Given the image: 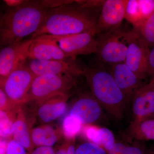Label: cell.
<instances>
[{
  "instance_id": "6da1fadb",
  "label": "cell",
  "mask_w": 154,
  "mask_h": 154,
  "mask_svg": "<svg viewBox=\"0 0 154 154\" xmlns=\"http://www.w3.org/2000/svg\"><path fill=\"white\" fill-rule=\"evenodd\" d=\"M99 14L84 2H72L48 9L40 28L32 36H63L94 32L97 34Z\"/></svg>"
},
{
  "instance_id": "7a4b0ae2",
  "label": "cell",
  "mask_w": 154,
  "mask_h": 154,
  "mask_svg": "<svg viewBox=\"0 0 154 154\" xmlns=\"http://www.w3.org/2000/svg\"><path fill=\"white\" fill-rule=\"evenodd\" d=\"M48 9L42 1H25L21 5L9 8L0 19L1 46L32 36L40 28Z\"/></svg>"
},
{
  "instance_id": "3957f363",
  "label": "cell",
  "mask_w": 154,
  "mask_h": 154,
  "mask_svg": "<svg viewBox=\"0 0 154 154\" xmlns=\"http://www.w3.org/2000/svg\"><path fill=\"white\" fill-rule=\"evenodd\" d=\"M107 66L99 62L91 67L85 66L84 76L91 94L103 109L113 118L120 120L130 103Z\"/></svg>"
},
{
  "instance_id": "277c9868",
  "label": "cell",
  "mask_w": 154,
  "mask_h": 154,
  "mask_svg": "<svg viewBox=\"0 0 154 154\" xmlns=\"http://www.w3.org/2000/svg\"><path fill=\"white\" fill-rule=\"evenodd\" d=\"M78 77L69 75L35 77L24 104L38 102L57 94L71 95L78 86Z\"/></svg>"
},
{
  "instance_id": "5b68a950",
  "label": "cell",
  "mask_w": 154,
  "mask_h": 154,
  "mask_svg": "<svg viewBox=\"0 0 154 154\" xmlns=\"http://www.w3.org/2000/svg\"><path fill=\"white\" fill-rule=\"evenodd\" d=\"M127 31L113 29L96 35V54L98 62L107 65L125 63L128 50Z\"/></svg>"
},
{
  "instance_id": "8992f818",
  "label": "cell",
  "mask_w": 154,
  "mask_h": 154,
  "mask_svg": "<svg viewBox=\"0 0 154 154\" xmlns=\"http://www.w3.org/2000/svg\"><path fill=\"white\" fill-rule=\"evenodd\" d=\"M126 38L128 45L125 63L140 79L143 81L148 75L149 47L135 29L127 32Z\"/></svg>"
},
{
  "instance_id": "52a82bcc",
  "label": "cell",
  "mask_w": 154,
  "mask_h": 154,
  "mask_svg": "<svg viewBox=\"0 0 154 154\" xmlns=\"http://www.w3.org/2000/svg\"><path fill=\"white\" fill-rule=\"evenodd\" d=\"M36 76L26 64L12 72L0 81L1 88L9 99L17 105L25 104Z\"/></svg>"
},
{
  "instance_id": "ba28073f",
  "label": "cell",
  "mask_w": 154,
  "mask_h": 154,
  "mask_svg": "<svg viewBox=\"0 0 154 154\" xmlns=\"http://www.w3.org/2000/svg\"><path fill=\"white\" fill-rule=\"evenodd\" d=\"M71 95L57 94L38 102L24 104L35 120L41 125L51 123L61 116L66 110Z\"/></svg>"
},
{
  "instance_id": "9c48e42d",
  "label": "cell",
  "mask_w": 154,
  "mask_h": 154,
  "mask_svg": "<svg viewBox=\"0 0 154 154\" xmlns=\"http://www.w3.org/2000/svg\"><path fill=\"white\" fill-rule=\"evenodd\" d=\"M104 110L91 91H85L75 97L68 114L77 117L83 126L95 125L104 117Z\"/></svg>"
},
{
  "instance_id": "30bf717a",
  "label": "cell",
  "mask_w": 154,
  "mask_h": 154,
  "mask_svg": "<svg viewBox=\"0 0 154 154\" xmlns=\"http://www.w3.org/2000/svg\"><path fill=\"white\" fill-rule=\"evenodd\" d=\"M33 38L3 47L0 52V81L11 73L26 64L29 57V49Z\"/></svg>"
},
{
  "instance_id": "8fae6325",
  "label": "cell",
  "mask_w": 154,
  "mask_h": 154,
  "mask_svg": "<svg viewBox=\"0 0 154 154\" xmlns=\"http://www.w3.org/2000/svg\"><path fill=\"white\" fill-rule=\"evenodd\" d=\"M48 35L69 57L75 58L78 55L96 53V33L88 32L63 36Z\"/></svg>"
},
{
  "instance_id": "7c38bea8",
  "label": "cell",
  "mask_w": 154,
  "mask_h": 154,
  "mask_svg": "<svg viewBox=\"0 0 154 154\" xmlns=\"http://www.w3.org/2000/svg\"><path fill=\"white\" fill-rule=\"evenodd\" d=\"M26 64L36 76L45 75H69L78 77L84 75L85 66L77 62L75 58L58 60L29 58Z\"/></svg>"
},
{
  "instance_id": "4fadbf2b",
  "label": "cell",
  "mask_w": 154,
  "mask_h": 154,
  "mask_svg": "<svg viewBox=\"0 0 154 154\" xmlns=\"http://www.w3.org/2000/svg\"><path fill=\"white\" fill-rule=\"evenodd\" d=\"M134 122L154 118V77L135 92L131 100Z\"/></svg>"
},
{
  "instance_id": "5bb4252c",
  "label": "cell",
  "mask_w": 154,
  "mask_h": 154,
  "mask_svg": "<svg viewBox=\"0 0 154 154\" xmlns=\"http://www.w3.org/2000/svg\"><path fill=\"white\" fill-rule=\"evenodd\" d=\"M126 3V0H107L102 2L98 18L97 34L120 27L125 18Z\"/></svg>"
},
{
  "instance_id": "9a60e30c",
  "label": "cell",
  "mask_w": 154,
  "mask_h": 154,
  "mask_svg": "<svg viewBox=\"0 0 154 154\" xmlns=\"http://www.w3.org/2000/svg\"><path fill=\"white\" fill-rule=\"evenodd\" d=\"M35 120L25 105H20L13 124L12 138L21 144L30 152L35 148L31 140V131Z\"/></svg>"
},
{
  "instance_id": "2e32d148",
  "label": "cell",
  "mask_w": 154,
  "mask_h": 154,
  "mask_svg": "<svg viewBox=\"0 0 154 154\" xmlns=\"http://www.w3.org/2000/svg\"><path fill=\"white\" fill-rule=\"evenodd\" d=\"M29 58L40 60H66L68 57L49 35H42L33 38L29 49Z\"/></svg>"
},
{
  "instance_id": "e0dca14e",
  "label": "cell",
  "mask_w": 154,
  "mask_h": 154,
  "mask_svg": "<svg viewBox=\"0 0 154 154\" xmlns=\"http://www.w3.org/2000/svg\"><path fill=\"white\" fill-rule=\"evenodd\" d=\"M119 87L128 99L129 103L134 94L144 85L127 66L125 63L107 65Z\"/></svg>"
},
{
  "instance_id": "ac0fdd59",
  "label": "cell",
  "mask_w": 154,
  "mask_h": 154,
  "mask_svg": "<svg viewBox=\"0 0 154 154\" xmlns=\"http://www.w3.org/2000/svg\"><path fill=\"white\" fill-rule=\"evenodd\" d=\"M31 137L35 147H52L63 137V134L61 126L49 123L33 127Z\"/></svg>"
},
{
  "instance_id": "d6986e66",
  "label": "cell",
  "mask_w": 154,
  "mask_h": 154,
  "mask_svg": "<svg viewBox=\"0 0 154 154\" xmlns=\"http://www.w3.org/2000/svg\"><path fill=\"white\" fill-rule=\"evenodd\" d=\"M82 131L88 141L102 147L106 152L116 142L113 133L107 128L87 125L83 126Z\"/></svg>"
},
{
  "instance_id": "ffe728a7",
  "label": "cell",
  "mask_w": 154,
  "mask_h": 154,
  "mask_svg": "<svg viewBox=\"0 0 154 154\" xmlns=\"http://www.w3.org/2000/svg\"><path fill=\"white\" fill-rule=\"evenodd\" d=\"M127 132L128 136L135 141H154V118L132 122L127 128Z\"/></svg>"
},
{
  "instance_id": "44dd1931",
  "label": "cell",
  "mask_w": 154,
  "mask_h": 154,
  "mask_svg": "<svg viewBox=\"0 0 154 154\" xmlns=\"http://www.w3.org/2000/svg\"><path fill=\"white\" fill-rule=\"evenodd\" d=\"M107 154H146L144 146L134 141L132 143L116 142L114 145L107 151Z\"/></svg>"
},
{
  "instance_id": "7402d4cb",
  "label": "cell",
  "mask_w": 154,
  "mask_h": 154,
  "mask_svg": "<svg viewBox=\"0 0 154 154\" xmlns=\"http://www.w3.org/2000/svg\"><path fill=\"white\" fill-rule=\"evenodd\" d=\"M83 127L79 119L68 114L64 119L61 126L63 137L67 139H75L82 131Z\"/></svg>"
},
{
  "instance_id": "603a6c76",
  "label": "cell",
  "mask_w": 154,
  "mask_h": 154,
  "mask_svg": "<svg viewBox=\"0 0 154 154\" xmlns=\"http://www.w3.org/2000/svg\"><path fill=\"white\" fill-rule=\"evenodd\" d=\"M135 29L144 39L149 47L154 46V11L140 28Z\"/></svg>"
},
{
  "instance_id": "cb8c5ba5",
  "label": "cell",
  "mask_w": 154,
  "mask_h": 154,
  "mask_svg": "<svg viewBox=\"0 0 154 154\" xmlns=\"http://www.w3.org/2000/svg\"><path fill=\"white\" fill-rule=\"evenodd\" d=\"M14 118L5 111L0 110V134L1 138H12V131Z\"/></svg>"
},
{
  "instance_id": "d4e9b609",
  "label": "cell",
  "mask_w": 154,
  "mask_h": 154,
  "mask_svg": "<svg viewBox=\"0 0 154 154\" xmlns=\"http://www.w3.org/2000/svg\"><path fill=\"white\" fill-rule=\"evenodd\" d=\"M75 154H107V153L102 147L87 141L76 145Z\"/></svg>"
},
{
  "instance_id": "484cf974",
  "label": "cell",
  "mask_w": 154,
  "mask_h": 154,
  "mask_svg": "<svg viewBox=\"0 0 154 154\" xmlns=\"http://www.w3.org/2000/svg\"><path fill=\"white\" fill-rule=\"evenodd\" d=\"M54 149L55 154H75V139H67L63 137Z\"/></svg>"
},
{
  "instance_id": "4316f807",
  "label": "cell",
  "mask_w": 154,
  "mask_h": 154,
  "mask_svg": "<svg viewBox=\"0 0 154 154\" xmlns=\"http://www.w3.org/2000/svg\"><path fill=\"white\" fill-rule=\"evenodd\" d=\"M20 105L13 102L0 88V110L7 113H12L17 110Z\"/></svg>"
},
{
  "instance_id": "83f0119b",
  "label": "cell",
  "mask_w": 154,
  "mask_h": 154,
  "mask_svg": "<svg viewBox=\"0 0 154 154\" xmlns=\"http://www.w3.org/2000/svg\"><path fill=\"white\" fill-rule=\"evenodd\" d=\"M26 149L14 139L9 140L5 154H28Z\"/></svg>"
},
{
  "instance_id": "f1b7e54d",
  "label": "cell",
  "mask_w": 154,
  "mask_h": 154,
  "mask_svg": "<svg viewBox=\"0 0 154 154\" xmlns=\"http://www.w3.org/2000/svg\"><path fill=\"white\" fill-rule=\"evenodd\" d=\"M28 154H55L54 149L53 147L39 146L35 148Z\"/></svg>"
},
{
  "instance_id": "f546056e",
  "label": "cell",
  "mask_w": 154,
  "mask_h": 154,
  "mask_svg": "<svg viewBox=\"0 0 154 154\" xmlns=\"http://www.w3.org/2000/svg\"><path fill=\"white\" fill-rule=\"evenodd\" d=\"M148 75L154 77V46L149 54L148 63Z\"/></svg>"
},
{
  "instance_id": "4dcf8cb0",
  "label": "cell",
  "mask_w": 154,
  "mask_h": 154,
  "mask_svg": "<svg viewBox=\"0 0 154 154\" xmlns=\"http://www.w3.org/2000/svg\"><path fill=\"white\" fill-rule=\"evenodd\" d=\"M25 1L22 0H5L4 2L9 8H14L21 5L25 2Z\"/></svg>"
},
{
  "instance_id": "1f68e13d",
  "label": "cell",
  "mask_w": 154,
  "mask_h": 154,
  "mask_svg": "<svg viewBox=\"0 0 154 154\" xmlns=\"http://www.w3.org/2000/svg\"><path fill=\"white\" fill-rule=\"evenodd\" d=\"M8 141L5 139L1 138L0 141V149H1V154H5L8 147Z\"/></svg>"
},
{
  "instance_id": "d6a6232c",
  "label": "cell",
  "mask_w": 154,
  "mask_h": 154,
  "mask_svg": "<svg viewBox=\"0 0 154 154\" xmlns=\"http://www.w3.org/2000/svg\"><path fill=\"white\" fill-rule=\"evenodd\" d=\"M146 154H154V150L152 151L149 152H147Z\"/></svg>"
}]
</instances>
